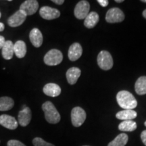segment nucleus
Here are the masks:
<instances>
[{
    "label": "nucleus",
    "instance_id": "obj_14",
    "mask_svg": "<svg viewBox=\"0 0 146 146\" xmlns=\"http://www.w3.org/2000/svg\"><path fill=\"white\" fill-rule=\"evenodd\" d=\"M29 39L34 47H39L43 44V37L41 32L38 29L35 28L31 31Z\"/></svg>",
    "mask_w": 146,
    "mask_h": 146
},
{
    "label": "nucleus",
    "instance_id": "obj_3",
    "mask_svg": "<svg viewBox=\"0 0 146 146\" xmlns=\"http://www.w3.org/2000/svg\"><path fill=\"white\" fill-rule=\"evenodd\" d=\"M62 53L56 49H53L49 51L45 55L44 58H43L45 64L48 66H56L60 64L62 62Z\"/></svg>",
    "mask_w": 146,
    "mask_h": 146
},
{
    "label": "nucleus",
    "instance_id": "obj_19",
    "mask_svg": "<svg viewBox=\"0 0 146 146\" xmlns=\"http://www.w3.org/2000/svg\"><path fill=\"white\" fill-rule=\"evenodd\" d=\"M137 116V114L133 110H123L119 111L116 114V117L119 120H132L135 118Z\"/></svg>",
    "mask_w": 146,
    "mask_h": 146
},
{
    "label": "nucleus",
    "instance_id": "obj_33",
    "mask_svg": "<svg viewBox=\"0 0 146 146\" xmlns=\"http://www.w3.org/2000/svg\"><path fill=\"white\" fill-rule=\"evenodd\" d=\"M115 1L117 3H121V2H123V0H115Z\"/></svg>",
    "mask_w": 146,
    "mask_h": 146
},
{
    "label": "nucleus",
    "instance_id": "obj_11",
    "mask_svg": "<svg viewBox=\"0 0 146 146\" xmlns=\"http://www.w3.org/2000/svg\"><path fill=\"white\" fill-rule=\"evenodd\" d=\"M0 125L8 129L14 130L17 129L18 122L13 116L7 114H2L0 116Z\"/></svg>",
    "mask_w": 146,
    "mask_h": 146
},
{
    "label": "nucleus",
    "instance_id": "obj_27",
    "mask_svg": "<svg viewBox=\"0 0 146 146\" xmlns=\"http://www.w3.org/2000/svg\"><path fill=\"white\" fill-rule=\"evenodd\" d=\"M98 2L102 7H106L109 4V1L108 0H98Z\"/></svg>",
    "mask_w": 146,
    "mask_h": 146
},
{
    "label": "nucleus",
    "instance_id": "obj_30",
    "mask_svg": "<svg viewBox=\"0 0 146 146\" xmlns=\"http://www.w3.org/2000/svg\"><path fill=\"white\" fill-rule=\"evenodd\" d=\"M52 1L57 5H62L64 2V0H52Z\"/></svg>",
    "mask_w": 146,
    "mask_h": 146
},
{
    "label": "nucleus",
    "instance_id": "obj_29",
    "mask_svg": "<svg viewBox=\"0 0 146 146\" xmlns=\"http://www.w3.org/2000/svg\"><path fill=\"white\" fill-rule=\"evenodd\" d=\"M5 41H5V38L3 36L0 35V50L3 48V45H5Z\"/></svg>",
    "mask_w": 146,
    "mask_h": 146
},
{
    "label": "nucleus",
    "instance_id": "obj_35",
    "mask_svg": "<svg viewBox=\"0 0 146 146\" xmlns=\"http://www.w3.org/2000/svg\"><path fill=\"white\" fill-rule=\"evenodd\" d=\"M144 125H145V126L146 127V121L145 122V123H144Z\"/></svg>",
    "mask_w": 146,
    "mask_h": 146
},
{
    "label": "nucleus",
    "instance_id": "obj_15",
    "mask_svg": "<svg viewBox=\"0 0 146 146\" xmlns=\"http://www.w3.org/2000/svg\"><path fill=\"white\" fill-rule=\"evenodd\" d=\"M43 93L47 96L57 97L61 94V88L56 83H47L43 89Z\"/></svg>",
    "mask_w": 146,
    "mask_h": 146
},
{
    "label": "nucleus",
    "instance_id": "obj_34",
    "mask_svg": "<svg viewBox=\"0 0 146 146\" xmlns=\"http://www.w3.org/2000/svg\"><path fill=\"white\" fill-rule=\"evenodd\" d=\"M141 1H142V2H145V3H146V0H141Z\"/></svg>",
    "mask_w": 146,
    "mask_h": 146
},
{
    "label": "nucleus",
    "instance_id": "obj_2",
    "mask_svg": "<svg viewBox=\"0 0 146 146\" xmlns=\"http://www.w3.org/2000/svg\"><path fill=\"white\" fill-rule=\"evenodd\" d=\"M42 110L44 112L45 120L50 124H57L60 121V113L51 102H45L42 105Z\"/></svg>",
    "mask_w": 146,
    "mask_h": 146
},
{
    "label": "nucleus",
    "instance_id": "obj_13",
    "mask_svg": "<svg viewBox=\"0 0 146 146\" xmlns=\"http://www.w3.org/2000/svg\"><path fill=\"white\" fill-rule=\"evenodd\" d=\"M83 54V48L78 43H74L69 47L68 56L70 61H76L79 59Z\"/></svg>",
    "mask_w": 146,
    "mask_h": 146
},
{
    "label": "nucleus",
    "instance_id": "obj_32",
    "mask_svg": "<svg viewBox=\"0 0 146 146\" xmlns=\"http://www.w3.org/2000/svg\"><path fill=\"white\" fill-rule=\"evenodd\" d=\"M143 16L145 18H146V9L143 12Z\"/></svg>",
    "mask_w": 146,
    "mask_h": 146
},
{
    "label": "nucleus",
    "instance_id": "obj_17",
    "mask_svg": "<svg viewBox=\"0 0 146 146\" xmlns=\"http://www.w3.org/2000/svg\"><path fill=\"white\" fill-rule=\"evenodd\" d=\"M99 15L96 12H91L89 13L84 21V25L87 29H92L96 26L99 22Z\"/></svg>",
    "mask_w": 146,
    "mask_h": 146
},
{
    "label": "nucleus",
    "instance_id": "obj_8",
    "mask_svg": "<svg viewBox=\"0 0 146 146\" xmlns=\"http://www.w3.org/2000/svg\"><path fill=\"white\" fill-rule=\"evenodd\" d=\"M39 8V3L36 0H27L21 5L20 10L27 16L33 15L37 12Z\"/></svg>",
    "mask_w": 146,
    "mask_h": 146
},
{
    "label": "nucleus",
    "instance_id": "obj_18",
    "mask_svg": "<svg viewBox=\"0 0 146 146\" xmlns=\"http://www.w3.org/2000/svg\"><path fill=\"white\" fill-rule=\"evenodd\" d=\"M14 43L11 41H6L5 45H3L2 50V56L5 60H9L13 58L14 51Z\"/></svg>",
    "mask_w": 146,
    "mask_h": 146
},
{
    "label": "nucleus",
    "instance_id": "obj_31",
    "mask_svg": "<svg viewBox=\"0 0 146 146\" xmlns=\"http://www.w3.org/2000/svg\"><path fill=\"white\" fill-rule=\"evenodd\" d=\"M4 28H5L4 25H3L2 23H0V32L3 31L4 30Z\"/></svg>",
    "mask_w": 146,
    "mask_h": 146
},
{
    "label": "nucleus",
    "instance_id": "obj_1",
    "mask_svg": "<svg viewBox=\"0 0 146 146\" xmlns=\"http://www.w3.org/2000/svg\"><path fill=\"white\" fill-rule=\"evenodd\" d=\"M118 105L124 110H133L137 106L135 97L128 91H120L116 96Z\"/></svg>",
    "mask_w": 146,
    "mask_h": 146
},
{
    "label": "nucleus",
    "instance_id": "obj_25",
    "mask_svg": "<svg viewBox=\"0 0 146 146\" xmlns=\"http://www.w3.org/2000/svg\"><path fill=\"white\" fill-rule=\"evenodd\" d=\"M34 146H55L54 144L46 142L41 137H35L33 140Z\"/></svg>",
    "mask_w": 146,
    "mask_h": 146
},
{
    "label": "nucleus",
    "instance_id": "obj_5",
    "mask_svg": "<svg viewBox=\"0 0 146 146\" xmlns=\"http://www.w3.org/2000/svg\"><path fill=\"white\" fill-rule=\"evenodd\" d=\"M86 112L81 107H75L71 112V121L74 127H79L86 120Z\"/></svg>",
    "mask_w": 146,
    "mask_h": 146
},
{
    "label": "nucleus",
    "instance_id": "obj_36",
    "mask_svg": "<svg viewBox=\"0 0 146 146\" xmlns=\"http://www.w3.org/2000/svg\"><path fill=\"white\" fill-rule=\"evenodd\" d=\"M1 12H0V18H1Z\"/></svg>",
    "mask_w": 146,
    "mask_h": 146
},
{
    "label": "nucleus",
    "instance_id": "obj_10",
    "mask_svg": "<svg viewBox=\"0 0 146 146\" xmlns=\"http://www.w3.org/2000/svg\"><path fill=\"white\" fill-rule=\"evenodd\" d=\"M27 15L23 11L19 10L13 15H12L8 20V25L11 27H17L23 25L27 18Z\"/></svg>",
    "mask_w": 146,
    "mask_h": 146
},
{
    "label": "nucleus",
    "instance_id": "obj_26",
    "mask_svg": "<svg viewBox=\"0 0 146 146\" xmlns=\"http://www.w3.org/2000/svg\"><path fill=\"white\" fill-rule=\"evenodd\" d=\"M8 146H26L21 141H18V140L16 139H11L8 141V143H7Z\"/></svg>",
    "mask_w": 146,
    "mask_h": 146
},
{
    "label": "nucleus",
    "instance_id": "obj_12",
    "mask_svg": "<svg viewBox=\"0 0 146 146\" xmlns=\"http://www.w3.org/2000/svg\"><path fill=\"white\" fill-rule=\"evenodd\" d=\"M31 118L32 115L31 109L28 107L24 106L23 109L18 113V124L23 127H27L31 123Z\"/></svg>",
    "mask_w": 146,
    "mask_h": 146
},
{
    "label": "nucleus",
    "instance_id": "obj_23",
    "mask_svg": "<svg viewBox=\"0 0 146 146\" xmlns=\"http://www.w3.org/2000/svg\"><path fill=\"white\" fill-rule=\"evenodd\" d=\"M137 129V123L133 120H124L118 125V129L124 132H132Z\"/></svg>",
    "mask_w": 146,
    "mask_h": 146
},
{
    "label": "nucleus",
    "instance_id": "obj_24",
    "mask_svg": "<svg viewBox=\"0 0 146 146\" xmlns=\"http://www.w3.org/2000/svg\"><path fill=\"white\" fill-rule=\"evenodd\" d=\"M14 102L12 98L9 97L0 98V111L10 110L14 107Z\"/></svg>",
    "mask_w": 146,
    "mask_h": 146
},
{
    "label": "nucleus",
    "instance_id": "obj_4",
    "mask_svg": "<svg viewBox=\"0 0 146 146\" xmlns=\"http://www.w3.org/2000/svg\"><path fill=\"white\" fill-rule=\"evenodd\" d=\"M98 64L100 68L104 70H110L113 66V59L111 54L107 51H102L98 54Z\"/></svg>",
    "mask_w": 146,
    "mask_h": 146
},
{
    "label": "nucleus",
    "instance_id": "obj_9",
    "mask_svg": "<svg viewBox=\"0 0 146 146\" xmlns=\"http://www.w3.org/2000/svg\"><path fill=\"white\" fill-rule=\"evenodd\" d=\"M39 14L45 20H54L59 18L60 16V11L56 8L49 6H43L40 9Z\"/></svg>",
    "mask_w": 146,
    "mask_h": 146
},
{
    "label": "nucleus",
    "instance_id": "obj_37",
    "mask_svg": "<svg viewBox=\"0 0 146 146\" xmlns=\"http://www.w3.org/2000/svg\"><path fill=\"white\" fill-rule=\"evenodd\" d=\"M83 146H89V145H83Z\"/></svg>",
    "mask_w": 146,
    "mask_h": 146
},
{
    "label": "nucleus",
    "instance_id": "obj_7",
    "mask_svg": "<svg viewBox=\"0 0 146 146\" xmlns=\"http://www.w3.org/2000/svg\"><path fill=\"white\" fill-rule=\"evenodd\" d=\"M125 19V14L120 9L118 8H110L106 15V21L109 23H120Z\"/></svg>",
    "mask_w": 146,
    "mask_h": 146
},
{
    "label": "nucleus",
    "instance_id": "obj_22",
    "mask_svg": "<svg viewBox=\"0 0 146 146\" xmlns=\"http://www.w3.org/2000/svg\"><path fill=\"white\" fill-rule=\"evenodd\" d=\"M129 140V137L126 133H120L112 141L108 143V146H125Z\"/></svg>",
    "mask_w": 146,
    "mask_h": 146
},
{
    "label": "nucleus",
    "instance_id": "obj_6",
    "mask_svg": "<svg viewBox=\"0 0 146 146\" xmlns=\"http://www.w3.org/2000/svg\"><path fill=\"white\" fill-rule=\"evenodd\" d=\"M89 10H90V4L88 1L85 0L80 1L74 8V16L79 20L85 19L89 14Z\"/></svg>",
    "mask_w": 146,
    "mask_h": 146
},
{
    "label": "nucleus",
    "instance_id": "obj_16",
    "mask_svg": "<svg viewBox=\"0 0 146 146\" xmlns=\"http://www.w3.org/2000/svg\"><path fill=\"white\" fill-rule=\"evenodd\" d=\"M81 74V71L78 68L76 67H72V68H69L67 70L66 74V78L68 83L70 85H74L77 82L78 78L80 77Z\"/></svg>",
    "mask_w": 146,
    "mask_h": 146
},
{
    "label": "nucleus",
    "instance_id": "obj_21",
    "mask_svg": "<svg viewBox=\"0 0 146 146\" xmlns=\"http://www.w3.org/2000/svg\"><path fill=\"white\" fill-rule=\"evenodd\" d=\"M135 89L138 95L143 96L146 94V76H141L137 80L135 84Z\"/></svg>",
    "mask_w": 146,
    "mask_h": 146
},
{
    "label": "nucleus",
    "instance_id": "obj_28",
    "mask_svg": "<svg viewBox=\"0 0 146 146\" xmlns=\"http://www.w3.org/2000/svg\"><path fill=\"white\" fill-rule=\"evenodd\" d=\"M141 139L144 145L146 146V130L142 131L141 133Z\"/></svg>",
    "mask_w": 146,
    "mask_h": 146
},
{
    "label": "nucleus",
    "instance_id": "obj_20",
    "mask_svg": "<svg viewBox=\"0 0 146 146\" xmlns=\"http://www.w3.org/2000/svg\"><path fill=\"white\" fill-rule=\"evenodd\" d=\"M14 51L16 57L23 58L27 54V45L23 41H18L14 45Z\"/></svg>",
    "mask_w": 146,
    "mask_h": 146
}]
</instances>
